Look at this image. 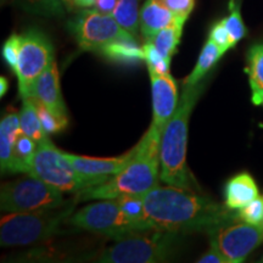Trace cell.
<instances>
[{"label": "cell", "mask_w": 263, "mask_h": 263, "mask_svg": "<svg viewBox=\"0 0 263 263\" xmlns=\"http://www.w3.org/2000/svg\"><path fill=\"white\" fill-rule=\"evenodd\" d=\"M99 54L110 61L118 64L134 65L140 61H145L144 59V49L138 44L137 38L118 39L105 47L99 51Z\"/></svg>", "instance_id": "cell-18"}, {"label": "cell", "mask_w": 263, "mask_h": 263, "mask_svg": "<svg viewBox=\"0 0 263 263\" xmlns=\"http://www.w3.org/2000/svg\"><path fill=\"white\" fill-rule=\"evenodd\" d=\"M141 0H118L116 10L114 11V17L122 27L129 32L133 37L138 39L139 28V14Z\"/></svg>", "instance_id": "cell-24"}, {"label": "cell", "mask_w": 263, "mask_h": 263, "mask_svg": "<svg viewBox=\"0 0 263 263\" xmlns=\"http://www.w3.org/2000/svg\"><path fill=\"white\" fill-rule=\"evenodd\" d=\"M68 31L82 50L99 52L118 39L136 38L117 22L114 15L94 10H82L67 24Z\"/></svg>", "instance_id": "cell-8"}, {"label": "cell", "mask_w": 263, "mask_h": 263, "mask_svg": "<svg viewBox=\"0 0 263 263\" xmlns=\"http://www.w3.org/2000/svg\"><path fill=\"white\" fill-rule=\"evenodd\" d=\"M229 15L226 18H223L227 29H228L230 35V42L232 47H235L236 43L241 41L246 35V27L242 21L241 12H240V5L235 0H230L229 5Z\"/></svg>", "instance_id": "cell-27"}, {"label": "cell", "mask_w": 263, "mask_h": 263, "mask_svg": "<svg viewBox=\"0 0 263 263\" xmlns=\"http://www.w3.org/2000/svg\"><path fill=\"white\" fill-rule=\"evenodd\" d=\"M147 70L153 90V124L162 133L178 106V88L171 74Z\"/></svg>", "instance_id": "cell-12"}, {"label": "cell", "mask_w": 263, "mask_h": 263, "mask_svg": "<svg viewBox=\"0 0 263 263\" xmlns=\"http://www.w3.org/2000/svg\"><path fill=\"white\" fill-rule=\"evenodd\" d=\"M68 223L76 229L98 233L112 239L141 232L124 215L117 199H105L84 206L68 218Z\"/></svg>", "instance_id": "cell-10"}, {"label": "cell", "mask_w": 263, "mask_h": 263, "mask_svg": "<svg viewBox=\"0 0 263 263\" xmlns=\"http://www.w3.org/2000/svg\"><path fill=\"white\" fill-rule=\"evenodd\" d=\"M236 217L250 224H261L263 219V196L256 197L248 205L239 209Z\"/></svg>", "instance_id": "cell-30"}, {"label": "cell", "mask_w": 263, "mask_h": 263, "mask_svg": "<svg viewBox=\"0 0 263 263\" xmlns=\"http://www.w3.org/2000/svg\"><path fill=\"white\" fill-rule=\"evenodd\" d=\"M25 10L47 17H61L65 14L62 0H20Z\"/></svg>", "instance_id": "cell-26"}, {"label": "cell", "mask_w": 263, "mask_h": 263, "mask_svg": "<svg viewBox=\"0 0 263 263\" xmlns=\"http://www.w3.org/2000/svg\"><path fill=\"white\" fill-rule=\"evenodd\" d=\"M76 8H87V6L94 5V0H73Z\"/></svg>", "instance_id": "cell-37"}, {"label": "cell", "mask_w": 263, "mask_h": 263, "mask_svg": "<svg viewBox=\"0 0 263 263\" xmlns=\"http://www.w3.org/2000/svg\"><path fill=\"white\" fill-rule=\"evenodd\" d=\"M179 20L185 18L174 15L171 10L160 4L157 0H146L145 4L140 9L139 28L144 39L146 41L161 29L176 24Z\"/></svg>", "instance_id": "cell-15"}, {"label": "cell", "mask_w": 263, "mask_h": 263, "mask_svg": "<svg viewBox=\"0 0 263 263\" xmlns=\"http://www.w3.org/2000/svg\"><path fill=\"white\" fill-rule=\"evenodd\" d=\"M223 54H224V51L215 42H212L210 38L207 39L203 44L201 52H200L195 67H194L192 73L184 80L183 87L200 83L203 80V77L212 70L213 66L218 62L219 59L223 57Z\"/></svg>", "instance_id": "cell-20"}, {"label": "cell", "mask_w": 263, "mask_h": 263, "mask_svg": "<svg viewBox=\"0 0 263 263\" xmlns=\"http://www.w3.org/2000/svg\"><path fill=\"white\" fill-rule=\"evenodd\" d=\"M117 4L118 0H94V8L106 15H112Z\"/></svg>", "instance_id": "cell-35"}, {"label": "cell", "mask_w": 263, "mask_h": 263, "mask_svg": "<svg viewBox=\"0 0 263 263\" xmlns=\"http://www.w3.org/2000/svg\"><path fill=\"white\" fill-rule=\"evenodd\" d=\"M54 60V48L45 33L38 28H29L22 33L17 67L15 71L22 99L31 97L39 76Z\"/></svg>", "instance_id": "cell-9"}, {"label": "cell", "mask_w": 263, "mask_h": 263, "mask_svg": "<svg viewBox=\"0 0 263 263\" xmlns=\"http://www.w3.org/2000/svg\"><path fill=\"white\" fill-rule=\"evenodd\" d=\"M117 201L124 215L139 228V230L153 229V227L146 219L143 196L124 195L117 197Z\"/></svg>", "instance_id": "cell-25"}, {"label": "cell", "mask_w": 263, "mask_h": 263, "mask_svg": "<svg viewBox=\"0 0 263 263\" xmlns=\"http://www.w3.org/2000/svg\"><path fill=\"white\" fill-rule=\"evenodd\" d=\"M209 38L211 39L212 42H215L219 48L222 49L223 51H228L232 47V42H230V35L228 29H227L224 21L221 20V21L216 22L215 25L212 26L211 29H210Z\"/></svg>", "instance_id": "cell-32"}, {"label": "cell", "mask_w": 263, "mask_h": 263, "mask_svg": "<svg viewBox=\"0 0 263 263\" xmlns=\"http://www.w3.org/2000/svg\"><path fill=\"white\" fill-rule=\"evenodd\" d=\"M185 20H179L176 24L168 26V27L161 29L155 35L146 39L145 42H150L155 45V48L162 57L171 62L173 55L177 52L178 45L182 38L183 27Z\"/></svg>", "instance_id": "cell-22"}, {"label": "cell", "mask_w": 263, "mask_h": 263, "mask_svg": "<svg viewBox=\"0 0 263 263\" xmlns=\"http://www.w3.org/2000/svg\"><path fill=\"white\" fill-rule=\"evenodd\" d=\"M146 219L153 229L164 232H209L213 227L236 218V213L192 190L156 186L143 196Z\"/></svg>", "instance_id": "cell-1"}, {"label": "cell", "mask_w": 263, "mask_h": 263, "mask_svg": "<svg viewBox=\"0 0 263 263\" xmlns=\"http://www.w3.org/2000/svg\"><path fill=\"white\" fill-rule=\"evenodd\" d=\"M207 233L211 245L218 248L229 263L245 261L256 248L263 244V227L250 224L238 217L213 227Z\"/></svg>", "instance_id": "cell-11"}, {"label": "cell", "mask_w": 263, "mask_h": 263, "mask_svg": "<svg viewBox=\"0 0 263 263\" xmlns=\"http://www.w3.org/2000/svg\"><path fill=\"white\" fill-rule=\"evenodd\" d=\"M179 233L149 229L115 239L99 256L104 263H156L170 261L178 249Z\"/></svg>", "instance_id": "cell-4"}, {"label": "cell", "mask_w": 263, "mask_h": 263, "mask_svg": "<svg viewBox=\"0 0 263 263\" xmlns=\"http://www.w3.org/2000/svg\"><path fill=\"white\" fill-rule=\"evenodd\" d=\"M65 203L62 192L32 174L4 183L0 192V209L9 213L57 209Z\"/></svg>", "instance_id": "cell-7"}, {"label": "cell", "mask_w": 263, "mask_h": 263, "mask_svg": "<svg viewBox=\"0 0 263 263\" xmlns=\"http://www.w3.org/2000/svg\"><path fill=\"white\" fill-rule=\"evenodd\" d=\"M20 48H21V34H11L6 39L4 45H3V58L10 68L12 71H16L17 67V61H18V54H20Z\"/></svg>", "instance_id": "cell-31"}, {"label": "cell", "mask_w": 263, "mask_h": 263, "mask_svg": "<svg viewBox=\"0 0 263 263\" xmlns=\"http://www.w3.org/2000/svg\"><path fill=\"white\" fill-rule=\"evenodd\" d=\"M35 150L37 143L32 138L26 136L22 130L20 132L12 149L11 173H31Z\"/></svg>", "instance_id": "cell-21"}, {"label": "cell", "mask_w": 263, "mask_h": 263, "mask_svg": "<svg viewBox=\"0 0 263 263\" xmlns=\"http://www.w3.org/2000/svg\"><path fill=\"white\" fill-rule=\"evenodd\" d=\"M22 107L20 110V126L21 130L26 136L32 138L35 143H39L48 136L45 130L43 129L41 118H39L37 105L34 99L31 97L22 99Z\"/></svg>", "instance_id": "cell-23"}, {"label": "cell", "mask_w": 263, "mask_h": 263, "mask_svg": "<svg viewBox=\"0 0 263 263\" xmlns=\"http://www.w3.org/2000/svg\"><path fill=\"white\" fill-rule=\"evenodd\" d=\"M261 226L263 227V219H262V222H261Z\"/></svg>", "instance_id": "cell-38"}, {"label": "cell", "mask_w": 263, "mask_h": 263, "mask_svg": "<svg viewBox=\"0 0 263 263\" xmlns=\"http://www.w3.org/2000/svg\"><path fill=\"white\" fill-rule=\"evenodd\" d=\"M262 262H263V258H262Z\"/></svg>", "instance_id": "cell-39"}, {"label": "cell", "mask_w": 263, "mask_h": 263, "mask_svg": "<svg viewBox=\"0 0 263 263\" xmlns=\"http://www.w3.org/2000/svg\"><path fill=\"white\" fill-rule=\"evenodd\" d=\"M205 84L184 87L176 112L161 134L160 178L168 185L192 190L193 177L186 164L189 120Z\"/></svg>", "instance_id": "cell-3"}, {"label": "cell", "mask_w": 263, "mask_h": 263, "mask_svg": "<svg viewBox=\"0 0 263 263\" xmlns=\"http://www.w3.org/2000/svg\"><path fill=\"white\" fill-rule=\"evenodd\" d=\"M246 73L251 88L252 103L256 106H263V43L252 45L249 49Z\"/></svg>", "instance_id": "cell-19"}, {"label": "cell", "mask_w": 263, "mask_h": 263, "mask_svg": "<svg viewBox=\"0 0 263 263\" xmlns=\"http://www.w3.org/2000/svg\"><path fill=\"white\" fill-rule=\"evenodd\" d=\"M73 207L74 202H71L57 209L9 213L0 223V245L27 246L49 239L58 232L64 219L71 216Z\"/></svg>", "instance_id": "cell-5"}, {"label": "cell", "mask_w": 263, "mask_h": 263, "mask_svg": "<svg viewBox=\"0 0 263 263\" xmlns=\"http://www.w3.org/2000/svg\"><path fill=\"white\" fill-rule=\"evenodd\" d=\"M226 206L230 210H239L259 196L255 179L249 173H239L230 178L224 189Z\"/></svg>", "instance_id": "cell-16"}, {"label": "cell", "mask_w": 263, "mask_h": 263, "mask_svg": "<svg viewBox=\"0 0 263 263\" xmlns=\"http://www.w3.org/2000/svg\"><path fill=\"white\" fill-rule=\"evenodd\" d=\"M144 49V59L147 65V68L155 70L156 72L162 74H170L171 62L166 60L162 55L160 54L159 50L155 48V45L150 42H145L143 45Z\"/></svg>", "instance_id": "cell-29"}, {"label": "cell", "mask_w": 263, "mask_h": 263, "mask_svg": "<svg viewBox=\"0 0 263 263\" xmlns=\"http://www.w3.org/2000/svg\"><path fill=\"white\" fill-rule=\"evenodd\" d=\"M199 263H229L228 258L219 251L218 248H216L215 245H211L209 251L205 255H202L201 257L197 259Z\"/></svg>", "instance_id": "cell-34"}, {"label": "cell", "mask_w": 263, "mask_h": 263, "mask_svg": "<svg viewBox=\"0 0 263 263\" xmlns=\"http://www.w3.org/2000/svg\"><path fill=\"white\" fill-rule=\"evenodd\" d=\"M161 132L151 124L139 143L137 153L124 168L106 182L77 193L76 200L117 199L124 195L144 196L159 186Z\"/></svg>", "instance_id": "cell-2"}, {"label": "cell", "mask_w": 263, "mask_h": 263, "mask_svg": "<svg viewBox=\"0 0 263 263\" xmlns=\"http://www.w3.org/2000/svg\"><path fill=\"white\" fill-rule=\"evenodd\" d=\"M31 98L44 105L48 110L58 115L59 117L68 118L67 108L61 95L57 61H52L47 70L39 76L33 87Z\"/></svg>", "instance_id": "cell-13"}, {"label": "cell", "mask_w": 263, "mask_h": 263, "mask_svg": "<svg viewBox=\"0 0 263 263\" xmlns=\"http://www.w3.org/2000/svg\"><path fill=\"white\" fill-rule=\"evenodd\" d=\"M35 105H37V110L39 118H41V122L43 126V129L45 130L47 134H57L60 133L67 127L68 124V118H61L58 115L52 114L50 110H48L44 105L39 103V101L34 100Z\"/></svg>", "instance_id": "cell-28"}, {"label": "cell", "mask_w": 263, "mask_h": 263, "mask_svg": "<svg viewBox=\"0 0 263 263\" xmlns=\"http://www.w3.org/2000/svg\"><path fill=\"white\" fill-rule=\"evenodd\" d=\"M8 89H9V82L4 76H2V77H0V97L2 98L4 97Z\"/></svg>", "instance_id": "cell-36"}, {"label": "cell", "mask_w": 263, "mask_h": 263, "mask_svg": "<svg viewBox=\"0 0 263 263\" xmlns=\"http://www.w3.org/2000/svg\"><path fill=\"white\" fill-rule=\"evenodd\" d=\"M20 132V112L11 110L0 122V166L3 173H11L12 149Z\"/></svg>", "instance_id": "cell-17"}, {"label": "cell", "mask_w": 263, "mask_h": 263, "mask_svg": "<svg viewBox=\"0 0 263 263\" xmlns=\"http://www.w3.org/2000/svg\"><path fill=\"white\" fill-rule=\"evenodd\" d=\"M157 2L166 6L178 17L188 20L189 15L192 14L194 8H195L196 0H157Z\"/></svg>", "instance_id": "cell-33"}, {"label": "cell", "mask_w": 263, "mask_h": 263, "mask_svg": "<svg viewBox=\"0 0 263 263\" xmlns=\"http://www.w3.org/2000/svg\"><path fill=\"white\" fill-rule=\"evenodd\" d=\"M136 145L133 149L127 151L123 155L117 157H88L73 155V154L65 153V156L70 161L72 166L74 167L78 172L84 174V176H94V177H111L116 176L122 171L133 156L137 153Z\"/></svg>", "instance_id": "cell-14"}, {"label": "cell", "mask_w": 263, "mask_h": 263, "mask_svg": "<svg viewBox=\"0 0 263 263\" xmlns=\"http://www.w3.org/2000/svg\"><path fill=\"white\" fill-rule=\"evenodd\" d=\"M62 193H80L106 182L111 177L84 176L72 166L64 151L59 150L47 136L37 143L31 173Z\"/></svg>", "instance_id": "cell-6"}]
</instances>
